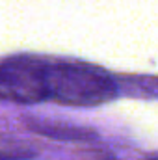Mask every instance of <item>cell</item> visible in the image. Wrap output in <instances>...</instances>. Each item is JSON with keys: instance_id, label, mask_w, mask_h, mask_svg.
Here are the masks:
<instances>
[{"instance_id": "cell-1", "label": "cell", "mask_w": 158, "mask_h": 160, "mask_svg": "<svg viewBox=\"0 0 158 160\" xmlns=\"http://www.w3.org/2000/svg\"><path fill=\"white\" fill-rule=\"evenodd\" d=\"M48 101L69 106H99L117 95V84L104 69L71 63L48 62Z\"/></svg>"}, {"instance_id": "cell-2", "label": "cell", "mask_w": 158, "mask_h": 160, "mask_svg": "<svg viewBox=\"0 0 158 160\" xmlns=\"http://www.w3.org/2000/svg\"><path fill=\"white\" fill-rule=\"evenodd\" d=\"M47 63L48 62L30 56L0 62V99L19 104L48 101Z\"/></svg>"}, {"instance_id": "cell-3", "label": "cell", "mask_w": 158, "mask_h": 160, "mask_svg": "<svg viewBox=\"0 0 158 160\" xmlns=\"http://www.w3.org/2000/svg\"><path fill=\"white\" fill-rule=\"evenodd\" d=\"M147 160H156V157H149Z\"/></svg>"}, {"instance_id": "cell-4", "label": "cell", "mask_w": 158, "mask_h": 160, "mask_svg": "<svg viewBox=\"0 0 158 160\" xmlns=\"http://www.w3.org/2000/svg\"><path fill=\"white\" fill-rule=\"evenodd\" d=\"M104 160H117V158H104Z\"/></svg>"}]
</instances>
